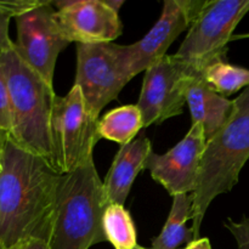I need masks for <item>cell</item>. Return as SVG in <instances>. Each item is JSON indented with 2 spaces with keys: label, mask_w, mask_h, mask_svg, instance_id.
Returning a JSON list of instances; mask_svg holds the SVG:
<instances>
[{
  "label": "cell",
  "mask_w": 249,
  "mask_h": 249,
  "mask_svg": "<svg viewBox=\"0 0 249 249\" xmlns=\"http://www.w3.org/2000/svg\"><path fill=\"white\" fill-rule=\"evenodd\" d=\"M61 175L9 136L0 172V242L5 249L31 238L49 242Z\"/></svg>",
  "instance_id": "6da1fadb"
},
{
  "label": "cell",
  "mask_w": 249,
  "mask_h": 249,
  "mask_svg": "<svg viewBox=\"0 0 249 249\" xmlns=\"http://www.w3.org/2000/svg\"><path fill=\"white\" fill-rule=\"evenodd\" d=\"M249 160V88L233 100V111L225 125L206 143L198 181L192 195V232L199 236L202 221L213 199L237 185Z\"/></svg>",
  "instance_id": "7a4b0ae2"
},
{
  "label": "cell",
  "mask_w": 249,
  "mask_h": 249,
  "mask_svg": "<svg viewBox=\"0 0 249 249\" xmlns=\"http://www.w3.org/2000/svg\"><path fill=\"white\" fill-rule=\"evenodd\" d=\"M0 68L11 105L10 139L55 168L50 131L56 99L53 87L21 57L15 44L10 50L0 53Z\"/></svg>",
  "instance_id": "3957f363"
},
{
  "label": "cell",
  "mask_w": 249,
  "mask_h": 249,
  "mask_svg": "<svg viewBox=\"0 0 249 249\" xmlns=\"http://www.w3.org/2000/svg\"><path fill=\"white\" fill-rule=\"evenodd\" d=\"M106 208L94 160L61 175L49 248L89 249L107 241L102 229Z\"/></svg>",
  "instance_id": "277c9868"
},
{
  "label": "cell",
  "mask_w": 249,
  "mask_h": 249,
  "mask_svg": "<svg viewBox=\"0 0 249 249\" xmlns=\"http://www.w3.org/2000/svg\"><path fill=\"white\" fill-rule=\"evenodd\" d=\"M99 119L90 113L82 90L73 85L66 96H56L51 114L53 164L61 174L73 172L92 162V152L100 140Z\"/></svg>",
  "instance_id": "5b68a950"
},
{
  "label": "cell",
  "mask_w": 249,
  "mask_h": 249,
  "mask_svg": "<svg viewBox=\"0 0 249 249\" xmlns=\"http://www.w3.org/2000/svg\"><path fill=\"white\" fill-rule=\"evenodd\" d=\"M249 12V0H208L175 53L202 72L214 61L226 58L233 31Z\"/></svg>",
  "instance_id": "8992f818"
},
{
  "label": "cell",
  "mask_w": 249,
  "mask_h": 249,
  "mask_svg": "<svg viewBox=\"0 0 249 249\" xmlns=\"http://www.w3.org/2000/svg\"><path fill=\"white\" fill-rule=\"evenodd\" d=\"M133 78L123 58L122 45L114 43L77 44L75 82L90 113L99 119L105 106L117 99Z\"/></svg>",
  "instance_id": "52a82bcc"
},
{
  "label": "cell",
  "mask_w": 249,
  "mask_h": 249,
  "mask_svg": "<svg viewBox=\"0 0 249 249\" xmlns=\"http://www.w3.org/2000/svg\"><path fill=\"white\" fill-rule=\"evenodd\" d=\"M201 72L175 55H165L145 71L140 97L136 104L143 128L160 124L182 113L187 88Z\"/></svg>",
  "instance_id": "ba28073f"
},
{
  "label": "cell",
  "mask_w": 249,
  "mask_h": 249,
  "mask_svg": "<svg viewBox=\"0 0 249 249\" xmlns=\"http://www.w3.org/2000/svg\"><path fill=\"white\" fill-rule=\"evenodd\" d=\"M15 19L17 28L15 48L17 53L53 85L58 55L71 44L58 24L53 1L44 0L39 6Z\"/></svg>",
  "instance_id": "9c48e42d"
},
{
  "label": "cell",
  "mask_w": 249,
  "mask_h": 249,
  "mask_svg": "<svg viewBox=\"0 0 249 249\" xmlns=\"http://www.w3.org/2000/svg\"><path fill=\"white\" fill-rule=\"evenodd\" d=\"M208 0H167L155 26L141 40L122 45L123 58L131 78L145 72L167 55L178 36L190 28Z\"/></svg>",
  "instance_id": "30bf717a"
},
{
  "label": "cell",
  "mask_w": 249,
  "mask_h": 249,
  "mask_svg": "<svg viewBox=\"0 0 249 249\" xmlns=\"http://www.w3.org/2000/svg\"><path fill=\"white\" fill-rule=\"evenodd\" d=\"M206 143L201 124H192L186 136L172 150L164 155L151 153L145 169L150 170L152 179L160 182L172 197L194 194Z\"/></svg>",
  "instance_id": "8fae6325"
},
{
  "label": "cell",
  "mask_w": 249,
  "mask_h": 249,
  "mask_svg": "<svg viewBox=\"0 0 249 249\" xmlns=\"http://www.w3.org/2000/svg\"><path fill=\"white\" fill-rule=\"evenodd\" d=\"M56 17L68 40L77 44L112 43L123 32L118 12L104 0H58Z\"/></svg>",
  "instance_id": "7c38bea8"
},
{
  "label": "cell",
  "mask_w": 249,
  "mask_h": 249,
  "mask_svg": "<svg viewBox=\"0 0 249 249\" xmlns=\"http://www.w3.org/2000/svg\"><path fill=\"white\" fill-rule=\"evenodd\" d=\"M151 153V141L145 136L121 146L104 181L107 206H124L136 177L145 169V163Z\"/></svg>",
  "instance_id": "4fadbf2b"
},
{
  "label": "cell",
  "mask_w": 249,
  "mask_h": 249,
  "mask_svg": "<svg viewBox=\"0 0 249 249\" xmlns=\"http://www.w3.org/2000/svg\"><path fill=\"white\" fill-rule=\"evenodd\" d=\"M186 105L192 124H201L207 141L225 125L233 111V100L213 91L201 75L195 78L187 88Z\"/></svg>",
  "instance_id": "5bb4252c"
},
{
  "label": "cell",
  "mask_w": 249,
  "mask_h": 249,
  "mask_svg": "<svg viewBox=\"0 0 249 249\" xmlns=\"http://www.w3.org/2000/svg\"><path fill=\"white\" fill-rule=\"evenodd\" d=\"M192 215V195L182 194L173 197L169 216L160 235L152 240L151 249H179L184 243L194 242V232L187 229Z\"/></svg>",
  "instance_id": "9a60e30c"
},
{
  "label": "cell",
  "mask_w": 249,
  "mask_h": 249,
  "mask_svg": "<svg viewBox=\"0 0 249 249\" xmlns=\"http://www.w3.org/2000/svg\"><path fill=\"white\" fill-rule=\"evenodd\" d=\"M142 128V116L139 107L125 105L105 114L99 121L97 133L100 139L114 141L123 146L130 143Z\"/></svg>",
  "instance_id": "2e32d148"
},
{
  "label": "cell",
  "mask_w": 249,
  "mask_h": 249,
  "mask_svg": "<svg viewBox=\"0 0 249 249\" xmlns=\"http://www.w3.org/2000/svg\"><path fill=\"white\" fill-rule=\"evenodd\" d=\"M201 77L213 91L224 97L249 88V70L231 65L226 58L207 65Z\"/></svg>",
  "instance_id": "e0dca14e"
},
{
  "label": "cell",
  "mask_w": 249,
  "mask_h": 249,
  "mask_svg": "<svg viewBox=\"0 0 249 249\" xmlns=\"http://www.w3.org/2000/svg\"><path fill=\"white\" fill-rule=\"evenodd\" d=\"M102 229L107 242L114 249H134L139 246L135 225L124 206H107L102 218Z\"/></svg>",
  "instance_id": "ac0fdd59"
},
{
  "label": "cell",
  "mask_w": 249,
  "mask_h": 249,
  "mask_svg": "<svg viewBox=\"0 0 249 249\" xmlns=\"http://www.w3.org/2000/svg\"><path fill=\"white\" fill-rule=\"evenodd\" d=\"M12 117H11V105H10L9 89H7L6 80L0 68V130L6 133H11Z\"/></svg>",
  "instance_id": "d6986e66"
},
{
  "label": "cell",
  "mask_w": 249,
  "mask_h": 249,
  "mask_svg": "<svg viewBox=\"0 0 249 249\" xmlns=\"http://www.w3.org/2000/svg\"><path fill=\"white\" fill-rule=\"evenodd\" d=\"M224 226L235 237L237 249H249V216L245 215L240 221L228 219Z\"/></svg>",
  "instance_id": "ffe728a7"
},
{
  "label": "cell",
  "mask_w": 249,
  "mask_h": 249,
  "mask_svg": "<svg viewBox=\"0 0 249 249\" xmlns=\"http://www.w3.org/2000/svg\"><path fill=\"white\" fill-rule=\"evenodd\" d=\"M11 18V14L0 4V53L10 50L15 44V41H12L9 36V24Z\"/></svg>",
  "instance_id": "44dd1931"
},
{
  "label": "cell",
  "mask_w": 249,
  "mask_h": 249,
  "mask_svg": "<svg viewBox=\"0 0 249 249\" xmlns=\"http://www.w3.org/2000/svg\"><path fill=\"white\" fill-rule=\"evenodd\" d=\"M14 249H50L49 248L48 242L43 240H38V238H31V240H27L24 242L19 243L17 247Z\"/></svg>",
  "instance_id": "7402d4cb"
},
{
  "label": "cell",
  "mask_w": 249,
  "mask_h": 249,
  "mask_svg": "<svg viewBox=\"0 0 249 249\" xmlns=\"http://www.w3.org/2000/svg\"><path fill=\"white\" fill-rule=\"evenodd\" d=\"M184 249H212L211 242L208 238H199V240L194 241L190 245H187Z\"/></svg>",
  "instance_id": "603a6c76"
},
{
  "label": "cell",
  "mask_w": 249,
  "mask_h": 249,
  "mask_svg": "<svg viewBox=\"0 0 249 249\" xmlns=\"http://www.w3.org/2000/svg\"><path fill=\"white\" fill-rule=\"evenodd\" d=\"M9 133L4 130H0V172H1V160H2V153H4L5 146H6L7 140H9Z\"/></svg>",
  "instance_id": "cb8c5ba5"
},
{
  "label": "cell",
  "mask_w": 249,
  "mask_h": 249,
  "mask_svg": "<svg viewBox=\"0 0 249 249\" xmlns=\"http://www.w3.org/2000/svg\"><path fill=\"white\" fill-rule=\"evenodd\" d=\"M104 1L106 2L107 6L111 7V9L116 12H118L119 9H121L124 5V2H125L124 0H104Z\"/></svg>",
  "instance_id": "d4e9b609"
},
{
  "label": "cell",
  "mask_w": 249,
  "mask_h": 249,
  "mask_svg": "<svg viewBox=\"0 0 249 249\" xmlns=\"http://www.w3.org/2000/svg\"><path fill=\"white\" fill-rule=\"evenodd\" d=\"M249 38V33L247 34H238V36H232V40H235V39H247Z\"/></svg>",
  "instance_id": "484cf974"
},
{
  "label": "cell",
  "mask_w": 249,
  "mask_h": 249,
  "mask_svg": "<svg viewBox=\"0 0 249 249\" xmlns=\"http://www.w3.org/2000/svg\"><path fill=\"white\" fill-rule=\"evenodd\" d=\"M134 249H147V248H143V247H140V246H138V247H135Z\"/></svg>",
  "instance_id": "4316f807"
},
{
  "label": "cell",
  "mask_w": 249,
  "mask_h": 249,
  "mask_svg": "<svg viewBox=\"0 0 249 249\" xmlns=\"http://www.w3.org/2000/svg\"><path fill=\"white\" fill-rule=\"evenodd\" d=\"M0 249H5L4 247H2V245H1V242H0Z\"/></svg>",
  "instance_id": "83f0119b"
}]
</instances>
